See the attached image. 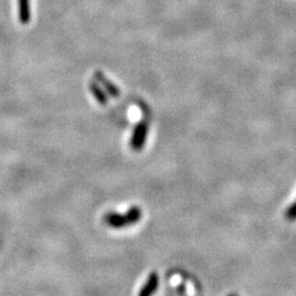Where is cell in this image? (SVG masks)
Instances as JSON below:
<instances>
[{"instance_id": "6da1fadb", "label": "cell", "mask_w": 296, "mask_h": 296, "mask_svg": "<svg viewBox=\"0 0 296 296\" xmlns=\"http://www.w3.org/2000/svg\"><path fill=\"white\" fill-rule=\"evenodd\" d=\"M147 133H148L147 122L143 121L136 125L132 135V138H130V148H132L133 150L138 152L140 150H143L147 140Z\"/></svg>"}, {"instance_id": "7a4b0ae2", "label": "cell", "mask_w": 296, "mask_h": 296, "mask_svg": "<svg viewBox=\"0 0 296 296\" xmlns=\"http://www.w3.org/2000/svg\"><path fill=\"white\" fill-rule=\"evenodd\" d=\"M104 220L108 226L112 227V228H123V227L130 225L126 213L109 212L104 215Z\"/></svg>"}, {"instance_id": "3957f363", "label": "cell", "mask_w": 296, "mask_h": 296, "mask_svg": "<svg viewBox=\"0 0 296 296\" xmlns=\"http://www.w3.org/2000/svg\"><path fill=\"white\" fill-rule=\"evenodd\" d=\"M94 78H96V82L101 84L102 86H104L106 88V90L108 91V94H109L111 96H113V98H118V96H121V91H120V89L111 80H109V79L104 76V74L102 72H100V70L96 72Z\"/></svg>"}, {"instance_id": "277c9868", "label": "cell", "mask_w": 296, "mask_h": 296, "mask_svg": "<svg viewBox=\"0 0 296 296\" xmlns=\"http://www.w3.org/2000/svg\"><path fill=\"white\" fill-rule=\"evenodd\" d=\"M159 286V278L156 272L150 273L144 286L140 288L138 296H152L157 291Z\"/></svg>"}, {"instance_id": "5b68a950", "label": "cell", "mask_w": 296, "mask_h": 296, "mask_svg": "<svg viewBox=\"0 0 296 296\" xmlns=\"http://www.w3.org/2000/svg\"><path fill=\"white\" fill-rule=\"evenodd\" d=\"M19 20L22 24H28L31 21L30 0H18Z\"/></svg>"}, {"instance_id": "8992f818", "label": "cell", "mask_w": 296, "mask_h": 296, "mask_svg": "<svg viewBox=\"0 0 296 296\" xmlns=\"http://www.w3.org/2000/svg\"><path fill=\"white\" fill-rule=\"evenodd\" d=\"M89 89H90L91 92H92L96 100L98 101L101 106H106L108 104H109V100H108V96L106 94L104 91L101 89V87L99 86L98 82H91L89 84Z\"/></svg>"}, {"instance_id": "52a82bcc", "label": "cell", "mask_w": 296, "mask_h": 296, "mask_svg": "<svg viewBox=\"0 0 296 296\" xmlns=\"http://www.w3.org/2000/svg\"><path fill=\"white\" fill-rule=\"evenodd\" d=\"M286 218L290 220H296V202L293 203L286 210Z\"/></svg>"}, {"instance_id": "ba28073f", "label": "cell", "mask_w": 296, "mask_h": 296, "mask_svg": "<svg viewBox=\"0 0 296 296\" xmlns=\"http://www.w3.org/2000/svg\"><path fill=\"white\" fill-rule=\"evenodd\" d=\"M230 296H236V295H234V294H232V295H230Z\"/></svg>"}]
</instances>
